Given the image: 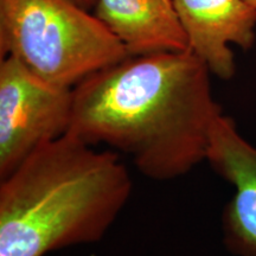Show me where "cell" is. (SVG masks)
Wrapping results in <instances>:
<instances>
[{"mask_svg": "<svg viewBox=\"0 0 256 256\" xmlns=\"http://www.w3.org/2000/svg\"><path fill=\"white\" fill-rule=\"evenodd\" d=\"M174 4L190 50L220 78H232L235 60L229 44L252 48L256 8L246 0H174Z\"/></svg>", "mask_w": 256, "mask_h": 256, "instance_id": "6", "label": "cell"}, {"mask_svg": "<svg viewBox=\"0 0 256 256\" xmlns=\"http://www.w3.org/2000/svg\"><path fill=\"white\" fill-rule=\"evenodd\" d=\"M206 162L234 188L223 211L224 240L241 256H256V147L220 115L211 133Z\"/></svg>", "mask_w": 256, "mask_h": 256, "instance_id": "5", "label": "cell"}, {"mask_svg": "<svg viewBox=\"0 0 256 256\" xmlns=\"http://www.w3.org/2000/svg\"><path fill=\"white\" fill-rule=\"evenodd\" d=\"M72 89L42 81L12 56L0 63V179L68 133Z\"/></svg>", "mask_w": 256, "mask_h": 256, "instance_id": "4", "label": "cell"}, {"mask_svg": "<svg viewBox=\"0 0 256 256\" xmlns=\"http://www.w3.org/2000/svg\"><path fill=\"white\" fill-rule=\"evenodd\" d=\"M0 51L42 81L70 89L130 56L75 0H0Z\"/></svg>", "mask_w": 256, "mask_h": 256, "instance_id": "3", "label": "cell"}, {"mask_svg": "<svg viewBox=\"0 0 256 256\" xmlns=\"http://www.w3.org/2000/svg\"><path fill=\"white\" fill-rule=\"evenodd\" d=\"M209 72L191 50L128 56L72 88L68 133L124 153L153 180L183 177L206 160L223 115Z\"/></svg>", "mask_w": 256, "mask_h": 256, "instance_id": "1", "label": "cell"}, {"mask_svg": "<svg viewBox=\"0 0 256 256\" xmlns=\"http://www.w3.org/2000/svg\"><path fill=\"white\" fill-rule=\"evenodd\" d=\"M130 194L119 156L66 133L0 179V256H44L98 241Z\"/></svg>", "mask_w": 256, "mask_h": 256, "instance_id": "2", "label": "cell"}, {"mask_svg": "<svg viewBox=\"0 0 256 256\" xmlns=\"http://www.w3.org/2000/svg\"><path fill=\"white\" fill-rule=\"evenodd\" d=\"M76 2H78L80 5L82 6L83 8H92V6L96 5V2H98V0H75Z\"/></svg>", "mask_w": 256, "mask_h": 256, "instance_id": "8", "label": "cell"}, {"mask_svg": "<svg viewBox=\"0 0 256 256\" xmlns=\"http://www.w3.org/2000/svg\"><path fill=\"white\" fill-rule=\"evenodd\" d=\"M246 2H247L250 6H252V8H256V0H246Z\"/></svg>", "mask_w": 256, "mask_h": 256, "instance_id": "9", "label": "cell"}, {"mask_svg": "<svg viewBox=\"0 0 256 256\" xmlns=\"http://www.w3.org/2000/svg\"><path fill=\"white\" fill-rule=\"evenodd\" d=\"M95 17L130 56L190 50L174 0H98Z\"/></svg>", "mask_w": 256, "mask_h": 256, "instance_id": "7", "label": "cell"}]
</instances>
